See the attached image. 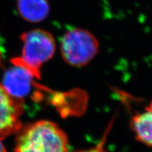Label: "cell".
<instances>
[{
  "mask_svg": "<svg viewBox=\"0 0 152 152\" xmlns=\"http://www.w3.org/2000/svg\"><path fill=\"white\" fill-rule=\"evenodd\" d=\"M15 152H69L67 134L52 121H36L19 130Z\"/></svg>",
  "mask_w": 152,
  "mask_h": 152,
  "instance_id": "obj_1",
  "label": "cell"
},
{
  "mask_svg": "<svg viewBox=\"0 0 152 152\" xmlns=\"http://www.w3.org/2000/svg\"><path fill=\"white\" fill-rule=\"evenodd\" d=\"M20 39L23 44L22 56L12 58L11 63L27 68L39 80L42 66L50 60L55 53L54 38L47 30L36 29L23 33Z\"/></svg>",
  "mask_w": 152,
  "mask_h": 152,
  "instance_id": "obj_2",
  "label": "cell"
},
{
  "mask_svg": "<svg viewBox=\"0 0 152 152\" xmlns=\"http://www.w3.org/2000/svg\"><path fill=\"white\" fill-rule=\"evenodd\" d=\"M99 43L90 31L83 28H73L63 36L61 53L64 60L74 67L88 64L97 54Z\"/></svg>",
  "mask_w": 152,
  "mask_h": 152,
  "instance_id": "obj_3",
  "label": "cell"
},
{
  "mask_svg": "<svg viewBox=\"0 0 152 152\" xmlns=\"http://www.w3.org/2000/svg\"><path fill=\"white\" fill-rule=\"evenodd\" d=\"M23 101L13 97L0 85V140L18 132L21 128Z\"/></svg>",
  "mask_w": 152,
  "mask_h": 152,
  "instance_id": "obj_4",
  "label": "cell"
},
{
  "mask_svg": "<svg viewBox=\"0 0 152 152\" xmlns=\"http://www.w3.org/2000/svg\"><path fill=\"white\" fill-rule=\"evenodd\" d=\"M35 79L37 78L27 68L14 65L6 71L2 86L11 96L23 101L31 93L34 87L39 86L35 83Z\"/></svg>",
  "mask_w": 152,
  "mask_h": 152,
  "instance_id": "obj_5",
  "label": "cell"
},
{
  "mask_svg": "<svg viewBox=\"0 0 152 152\" xmlns=\"http://www.w3.org/2000/svg\"><path fill=\"white\" fill-rule=\"evenodd\" d=\"M130 125L136 140L152 148V101L143 111L132 117Z\"/></svg>",
  "mask_w": 152,
  "mask_h": 152,
  "instance_id": "obj_6",
  "label": "cell"
},
{
  "mask_svg": "<svg viewBox=\"0 0 152 152\" xmlns=\"http://www.w3.org/2000/svg\"><path fill=\"white\" fill-rule=\"evenodd\" d=\"M18 9L26 20L38 23L47 18L50 7L48 0H18Z\"/></svg>",
  "mask_w": 152,
  "mask_h": 152,
  "instance_id": "obj_7",
  "label": "cell"
},
{
  "mask_svg": "<svg viewBox=\"0 0 152 152\" xmlns=\"http://www.w3.org/2000/svg\"><path fill=\"white\" fill-rule=\"evenodd\" d=\"M75 152H109L105 149L104 146V142H101L99 144H97L95 147L92 148H90V149L80 150V151H77Z\"/></svg>",
  "mask_w": 152,
  "mask_h": 152,
  "instance_id": "obj_8",
  "label": "cell"
},
{
  "mask_svg": "<svg viewBox=\"0 0 152 152\" xmlns=\"http://www.w3.org/2000/svg\"><path fill=\"white\" fill-rule=\"evenodd\" d=\"M1 140H0V152H7V150L5 149L4 145L1 142Z\"/></svg>",
  "mask_w": 152,
  "mask_h": 152,
  "instance_id": "obj_9",
  "label": "cell"
},
{
  "mask_svg": "<svg viewBox=\"0 0 152 152\" xmlns=\"http://www.w3.org/2000/svg\"><path fill=\"white\" fill-rule=\"evenodd\" d=\"M0 60H1V53H0Z\"/></svg>",
  "mask_w": 152,
  "mask_h": 152,
  "instance_id": "obj_10",
  "label": "cell"
}]
</instances>
